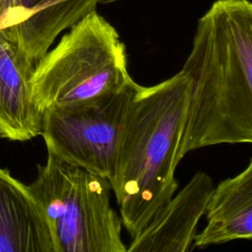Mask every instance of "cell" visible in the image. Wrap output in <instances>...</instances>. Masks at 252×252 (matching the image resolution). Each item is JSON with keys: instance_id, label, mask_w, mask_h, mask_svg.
<instances>
[{"instance_id": "cell-1", "label": "cell", "mask_w": 252, "mask_h": 252, "mask_svg": "<svg viewBox=\"0 0 252 252\" xmlns=\"http://www.w3.org/2000/svg\"><path fill=\"white\" fill-rule=\"evenodd\" d=\"M181 71L190 81L177 160L191 151L252 142V4L216 0L197 24Z\"/></svg>"}, {"instance_id": "cell-2", "label": "cell", "mask_w": 252, "mask_h": 252, "mask_svg": "<svg viewBox=\"0 0 252 252\" xmlns=\"http://www.w3.org/2000/svg\"><path fill=\"white\" fill-rule=\"evenodd\" d=\"M189 99L190 81L181 70L158 85H137L132 94L109 181L132 238L177 190L174 172Z\"/></svg>"}, {"instance_id": "cell-3", "label": "cell", "mask_w": 252, "mask_h": 252, "mask_svg": "<svg viewBox=\"0 0 252 252\" xmlns=\"http://www.w3.org/2000/svg\"><path fill=\"white\" fill-rule=\"evenodd\" d=\"M133 82L118 32L94 11L70 28L35 64L32 90L42 113L95 102Z\"/></svg>"}, {"instance_id": "cell-4", "label": "cell", "mask_w": 252, "mask_h": 252, "mask_svg": "<svg viewBox=\"0 0 252 252\" xmlns=\"http://www.w3.org/2000/svg\"><path fill=\"white\" fill-rule=\"evenodd\" d=\"M28 188L43 212L53 252H126L106 178L48 155Z\"/></svg>"}, {"instance_id": "cell-5", "label": "cell", "mask_w": 252, "mask_h": 252, "mask_svg": "<svg viewBox=\"0 0 252 252\" xmlns=\"http://www.w3.org/2000/svg\"><path fill=\"white\" fill-rule=\"evenodd\" d=\"M138 84L93 103L42 112L48 155L93 174L112 178L125 114Z\"/></svg>"}, {"instance_id": "cell-6", "label": "cell", "mask_w": 252, "mask_h": 252, "mask_svg": "<svg viewBox=\"0 0 252 252\" xmlns=\"http://www.w3.org/2000/svg\"><path fill=\"white\" fill-rule=\"evenodd\" d=\"M97 0H9L0 29L35 65L56 37L95 11Z\"/></svg>"}, {"instance_id": "cell-7", "label": "cell", "mask_w": 252, "mask_h": 252, "mask_svg": "<svg viewBox=\"0 0 252 252\" xmlns=\"http://www.w3.org/2000/svg\"><path fill=\"white\" fill-rule=\"evenodd\" d=\"M34 64L0 29V136L28 141L41 133L32 90Z\"/></svg>"}, {"instance_id": "cell-8", "label": "cell", "mask_w": 252, "mask_h": 252, "mask_svg": "<svg viewBox=\"0 0 252 252\" xmlns=\"http://www.w3.org/2000/svg\"><path fill=\"white\" fill-rule=\"evenodd\" d=\"M0 252H53L43 212L28 185L0 168Z\"/></svg>"}, {"instance_id": "cell-9", "label": "cell", "mask_w": 252, "mask_h": 252, "mask_svg": "<svg viewBox=\"0 0 252 252\" xmlns=\"http://www.w3.org/2000/svg\"><path fill=\"white\" fill-rule=\"evenodd\" d=\"M205 213L207 225L194 235V246L252 238V159L240 173L214 186Z\"/></svg>"}, {"instance_id": "cell-10", "label": "cell", "mask_w": 252, "mask_h": 252, "mask_svg": "<svg viewBox=\"0 0 252 252\" xmlns=\"http://www.w3.org/2000/svg\"><path fill=\"white\" fill-rule=\"evenodd\" d=\"M193 235L185 228L164 220L149 222L135 237L126 252H190Z\"/></svg>"}, {"instance_id": "cell-11", "label": "cell", "mask_w": 252, "mask_h": 252, "mask_svg": "<svg viewBox=\"0 0 252 252\" xmlns=\"http://www.w3.org/2000/svg\"><path fill=\"white\" fill-rule=\"evenodd\" d=\"M8 2H9V0H0V16L2 15L3 11L5 10Z\"/></svg>"}, {"instance_id": "cell-12", "label": "cell", "mask_w": 252, "mask_h": 252, "mask_svg": "<svg viewBox=\"0 0 252 252\" xmlns=\"http://www.w3.org/2000/svg\"><path fill=\"white\" fill-rule=\"evenodd\" d=\"M115 1H119V0H97L98 4H107V3H112Z\"/></svg>"}]
</instances>
